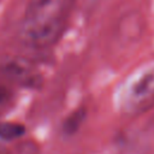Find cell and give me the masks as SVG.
<instances>
[{"label":"cell","instance_id":"6da1fadb","mask_svg":"<svg viewBox=\"0 0 154 154\" xmlns=\"http://www.w3.org/2000/svg\"><path fill=\"white\" fill-rule=\"evenodd\" d=\"M75 0H31L24 10L19 37L32 48H47L63 35Z\"/></svg>","mask_w":154,"mask_h":154},{"label":"cell","instance_id":"7a4b0ae2","mask_svg":"<svg viewBox=\"0 0 154 154\" xmlns=\"http://www.w3.org/2000/svg\"><path fill=\"white\" fill-rule=\"evenodd\" d=\"M122 105L129 112H138L154 105V67L132 76L122 94Z\"/></svg>","mask_w":154,"mask_h":154},{"label":"cell","instance_id":"3957f363","mask_svg":"<svg viewBox=\"0 0 154 154\" xmlns=\"http://www.w3.org/2000/svg\"><path fill=\"white\" fill-rule=\"evenodd\" d=\"M2 67L18 85H35L38 81L37 71L25 60H12Z\"/></svg>","mask_w":154,"mask_h":154},{"label":"cell","instance_id":"277c9868","mask_svg":"<svg viewBox=\"0 0 154 154\" xmlns=\"http://www.w3.org/2000/svg\"><path fill=\"white\" fill-rule=\"evenodd\" d=\"M18 87L14 79L0 66V114L7 112L14 105Z\"/></svg>","mask_w":154,"mask_h":154},{"label":"cell","instance_id":"5b68a950","mask_svg":"<svg viewBox=\"0 0 154 154\" xmlns=\"http://www.w3.org/2000/svg\"><path fill=\"white\" fill-rule=\"evenodd\" d=\"M25 132V128L18 123L0 122V138L5 141H12L19 138Z\"/></svg>","mask_w":154,"mask_h":154},{"label":"cell","instance_id":"8992f818","mask_svg":"<svg viewBox=\"0 0 154 154\" xmlns=\"http://www.w3.org/2000/svg\"><path fill=\"white\" fill-rule=\"evenodd\" d=\"M0 154H10L8 150H7V148L4 147L2 144H0Z\"/></svg>","mask_w":154,"mask_h":154}]
</instances>
